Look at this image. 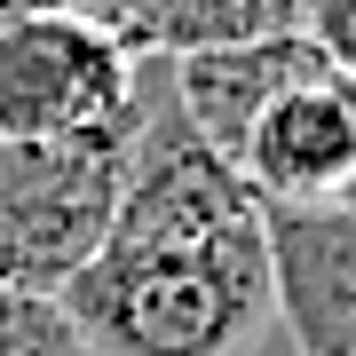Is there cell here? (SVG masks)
Segmentation results:
<instances>
[{
    "label": "cell",
    "instance_id": "obj_8",
    "mask_svg": "<svg viewBox=\"0 0 356 356\" xmlns=\"http://www.w3.org/2000/svg\"><path fill=\"white\" fill-rule=\"evenodd\" d=\"M0 356H88V341L64 317V301L0 285Z\"/></svg>",
    "mask_w": 356,
    "mask_h": 356
},
{
    "label": "cell",
    "instance_id": "obj_6",
    "mask_svg": "<svg viewBox=\"0 0 356 356\" xmlns=\"http://www.w3.org/2000/svg\"><path fill=\"white\" fill-rule=\"evenodd\" d=\"M317 64H325V56L309 48L301 32H277V40H245V48L182 56V64H166V88H175L182 119L198 127V143L238 166L245 135H254V119H261L301 72H317Z\"/></svg>",
    "mask_w": 356,
    "mask_h": 356
},
{
    "label": "cell",
    "instance_id": "obj_4",
    "mask_svg": "<svg viewBox=\"0 0 356 356\" xmlns=\"http://www.w3.org/2000/svg\"><path fill=\"white\" fill-rule=\"evenodd\" d=\"M238 175L261 206H285V214L356 206V79L332 64L301 72L254 119V135L238 151Z\"/></svg>",
    "mask_w": 356,
    "mask_h": 356
},
{
    "label": "cell",
    "instance_id": "obj_5",
    "mask_svg": "<svg viewBox=\"0 0 356 356\" xmlns=\"http://www.w3.org/2000/svg\"><path fill=\"white\" fill-rule=\"evenodd\" d=\"M269 301L293 356H356V206L285 214L261 206Z\"/></svg>",
    "mask_w": 356,
    "mask_h": 356
},
{
    "label": "cell",
    "instance_id": "obj_9",
    "mask_svg": "<svg viewBox=\"0 0 356 356\" xmlns=\"http://www.w3.org/2000/svg\"><path fill=\"white\" fill-rule=\"evenodd\" d=\"M301 40L356 79V0H301Z\"/></svg>",
    "mask_w": 356,
    "mask_h": 356
},
{
    "label": "cell",
    "instance_id": "obj_3",
    "mask_svg": "<svg viewBox=\"0 0 356 356\" xmlns=\"http://www.w3.org/2000/svg\"><path fill=\"white\" fill-rule=\"evenodd\" d=\"M143 119V56L95 16L0 24V143H72Z\"/></svg>",
    "mask_w": 356,
    "mask_h": 356
},
{
    "label": "cell",
    "instance_id": "obj_10",
    "mask_svg": "<svg viewBox=\"0 0 356 356\" xmlns=\"http://www.w3.org/2000/svg\"><path fill=\"white\" fill-rule=\"evenodd\" d=\"M24 16H111V0H0V24H24Z\"/></svg>",
    "mask_w": 356,
    "mask_h": 356
},
{
    "label": "cell",
    "instance_id": "obj_11",
    "mask_svg": "<svg viewBox=\"0 0 356 356\" xmlns=\"http://www.w3.org/2000/svg\"><path fill=\"white\" fill-rule=\"evenodd\" d=\"M245 356H293V348H285V332H277V325H269V332H261V341H254V348H245Z\"/></svg>",
    "mask_w": 356,
    "mask_h": 356
},
{
    "label": "cell",
    "instance_id": "obj_1",
    "mask_svg": "<svg viewBox=\"0 0 356 356\" xmlns=\"http://www.w3.org/2000/svg\"><path fill=\"white\" fill-rule=\"evenodd\" d=\"M88 356H245L277 325L261 198L143 56V127L95 261L56 293Z\"/></svg>",
    "mask_w": 356,
    "mask_h": 356
},
{
    "label": "cell",
    "instance_id": "obj_2",
    "mask_svg": "<svg viewBox=\"0 0 356 356\" xmlns=\"http://www.w3.org/2000/svg\"><path fill=\"white\" fill-rule=\"evenodd\" d=\"M135 127L72 135V143H0V285L56 301L95 261L103 229L119 214Z\"/></svg>",
    "mask_w": 356,
    "mask_h": 356
},
{
    "label": "cell",
    "instance_id": "obj_7",
    "mask_svg": "<svg viewBox=\"0 0 356 356\" xmlns=\"http://www.w3.org/2000/svg\"><path fill=\"white\" fill-rule=\"evenodd\" d=\"M103 24L119 32L127 56L182 64L206 48H245V40L301 32V0H111Z\"/></svg>",
    "mask_w": 356,
    "mask_h": 356
}]
</instances>
